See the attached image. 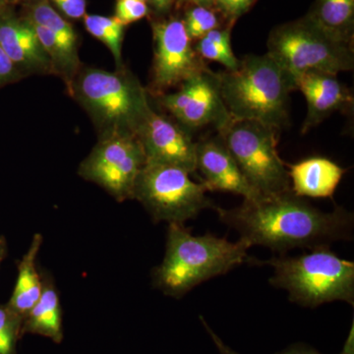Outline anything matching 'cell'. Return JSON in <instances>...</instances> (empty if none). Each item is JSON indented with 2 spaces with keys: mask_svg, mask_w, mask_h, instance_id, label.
I'll return each instance as SVG.
<instances>
[{
  "mask_svg": "<svg viewBox=\"0 0 354 354\" xmlns=\"http://www.w3.org/2000/svg\"><path fill=\"white\" fill-rule=\"evenodd\" d=\"M200 320L202 321L203 325H204L205 329L207 330L208 334L211 335L212 339H213L214 342H215L216 348H218V351H220L221 354H239L235 353V351H232L228 348L227 346H225L220 337H218L215 334V333L212 330L211 328L209 327L208 324L205 322L204 318L203 317H200ZM277 354H322L318 353L316 349L309 348V346H304V344H295V346H291L288 348H286L285 351H281V353H279Z\"/></svg>",
  "mask_w": 354,
  "mask_h": 354,
  "instance_id": "cell-27",
  "label": "cell"
},
{
  "mask_svg": "<svg viewBox=\"0 0 354 354\" xmlns=\"http://www.w3.org/2000/svg\"><path fill=\"white\" fill-rule=\"evenodd\" d=\"M41 244L43 235L35 234L31 245L18 263L17 279L12 295L6 304L7 308L22 321L37 304L43 290V279L37 267V258Z\"/></svg>",
  "mask_w": 354,
  "mask_h": 354,
  "instance_id": "cell-17",
  "label": "cell"
},
{
  "mask_svg": "<svg viewBox=\"0 0 354 354\" xmlns=\"http://www.w3.org/2000/svg\"><path fill=\"white\" fill-rule=\"evenodd\" d=\"M1 6H2V0H0V8H1Z\"/></svg>",
  "mask_w": 354,
  "mask_h": 354,
  "instance_id": "cell-36",
  "label": "cell"
},
{
  "mask_svg": "<svg viewBox=\"0 0 354 354\" xmlns=\"http://www.w3.org/2000/svg\"><path fill=\"white\" fill-rule=\"evenodd\" d=\"M84 22L87 31L106 44L118 64H121V46L124 25L115 17H104L100 15H85Z\"/></svg>",
  "mask_w": 354,
  "mask_h": 354,
  "instance_id": "cell-20",
  "label": "cell"
},
{
  "mask_svg": "<svg viewBox=\"0 0 354 354\" xmlns=\"http://www.w3.org/2000/svg\"><path fill=\"white\" fill-rule=\"evenodd\" d=\"M268 53L293 80L307 71L337 75L354 66L353 44L332 38L306 17L274 28L268 39Z\"/></svg>",
  "mask_w": 354,
  "mask_h": 354,
  "instance_id": "cell-6",
  "label": "cell"
},
{
  "mask_svg": "<svg viewBox=\"0 0 354 354\" xmlns=\"http://www.w3.org/2000/svg\"><path fill=\"white\" fill-rule=\"evenodd\" d=\"M215 209L221 223L236 230L250 247L262 245L281 254L348 239L353 225V216L346 209L321 211L291 190L244 200L234 209Z\"/></svg>",
  "mask_w": 354,
  "mask_h": 354,
  "instance_id": "cell-1",
  "label": "cell"
},
{
  "mask_svg": "<svg viewBox=\"0 0 354 354\" xmlns=\"http://www.w3.org/2000/svg\"><path fill=\"white\" fill-rule=\"evenodd\" d=\"M254 1L255 0H218L216 6L228 20L234 22L250 9Z\"/></svg>",
  "mask_w": 354,
  "mask_h": 354,
  "instance_id": "cell-28",
  "label": "cell"
},
{
  "mask_svg": "<svg viewBox=\"0 0 354 354\" xmlns=\"http://www.w3.org/2000/svg\"><path fill=\"white\" fill-rule=\"evenodd\" d=\"M305 17L332 38L353 44L354 0H316Z\"/></svg>",
  "mask_w": 354,
  "mask_h": 354,
  "instance_id": "cell-19",
  "label": "cell"
},
{
  "mask_svg": "<svg viewBox=\"0 0 354 354\" xmlns=\"http://www.w3.org/2000/svg\"><path fill=\"white\" fill-rule=\"evenodd\" d=\"M7 252H8V245H7L6 239L3 235H0V267L6 258Z\"/></svg>",
  "mask_w": 354,
  "mask_h": 354,
  "instance_id": "cell-32",
  "label": "cell"
},
{
  "mask_svg": "<svg viewBox=\"0 0 354 354\" xmlns=\"http://www.w3.org/2000/svg\"><path fill=\"white\" fill-rule=\"evenodd\" d=\"M183 1L190 2L196 6L209 7L216 6L218 0H183Z\"/></svg>",
  "mask_w": 354,
  "mask_h": 354,
  "instance_id": "cell-33",
  "label": "cell"
},
{
  "mask_svg": "<svg viewBox=\"0 0 354 354\" xmlns=\"http://www.w3.org/2000/svg\"><path fill=\"white\" fill-rule=\"evenodd\" d=\"M32 18V23L55 32L70 50L76 53V34L73 28L46 0H39L34 4Z\"/></svg>",
  "mask_w": 354,
  "mask_h": 354,
  "instance_id": "cell-21",
  "label": "cell"
},
{
  "mask_svg": "<svg viewBox=\"0 0 354 354\" xmlns=\"http://www.w3.org/2000/svg\"><path fill=\"white\" fill-rule=\"evenodd\" d=\"M0 46L18 70H48L53 64L31 21L0 16Z\"/></svg>",
  "mask_w": 354,
  "mask_h": 354,
  "instance_id": "cell-15",
  "label": "cell"
},
{
  "mask_svg": "<svg viewBox=\"0 0 354 354\" xmlns=\"http://www.w3.org/2000/svg\"><path fill=\"white\" fill-rule=\"evenodd\" d=\"M148 11L146 2L139 0H118L115 18L125 26L145 17Z\"/></svg>",
  "mask_w": 354,
  "mask_h": 354,
  "instance_id": "cell-26",
  "label": "cell"
},
{
  "mask_svg": "<svg viewBox=\"0 0 354 354\" xmlns=\"http://www.w3.org/2000/svg\"><path fill=\"white\" fill-rule=\"evenodd\" d=\"M172 1L174 0H162V7H164V9H167V7L171 6Z\"/></svg>",
  "mask_w": 354,
  "mask_h": 354,
  "instance_id": "cell-35",
  "label": "cell"
},
{
  "mask_svg": "<svg viewBox=\"0 0 354 354\" xmlns=\"http://www.w3.org/2000/svg\"><path fill=\"white\" fill-rule=\"evenodd\" d=\"M23 321L0 304V354H16V344L21 337Z\"/></svg>",
  "mask_w": 354,
  "mask_h": 354,
  "instance_id": "cell-24",
  "label": "cell"
},
{
  "mask_svg": "<svg viewBox=\"0 0 354 354\" xmlns=\"http://www.w3.org/2000/svg\"><path fill=\"white\" fill-rule=\"evenodd\" d=\"M197 171L201 174L202 183L208 191L234 193L250 201L263 197L246 180L218 136L197 142Z\"/></svg>",
  "mask_w": 354,
  "mask_h": 354,
  "instance_id": "cell-13",
  "label": "cell"
},
{
  "mask_svg": "<svg viewBox=\"0 0 354 354\" xmlns=\"http://www.w3.org/2000/svg\"><path fill=\"white\" fill-rule=\"evenodd\" d=\"M77 93L97 121L113 132L135 134L151 109L138 81L120 72L88 70L79 80Z\"/></svg>",
  "mask_w": 354,
  "mask_h": 354,
  "instance_id": "cell-8",
  "label": "cell"
},
{
  "mask_svg": "<svg viewBox=\"0 0 354 354\" xmlns=\"http://www.w3.org/2000/svg\"><path fill=\"white\" fill-rule=\"evenodd\" d=\"M339 354H354V324L351 326V329L349 330L348 339L344 342V348Z\"/></svg>",
  "mask_w": 354,
  "mask_h": 354,
  "instance_id": "cell-31",
  "label": "cell"
},
{
  "mask_svg": "<svg viewBox=\"0 0 354 354\" xmlns=\"http://www.w3.org/2000/svg\"><path fill=\"white\" fill-rule=\"evenodd\" d=\"M135 135L143 148L146 162L172 165L189 174L196 172L197 142L181 125L151 109Z\"/></svg>",
  "mask_w": 354,
  "mask_h": 354,
  "instance_id": "cell-12",
  "label": "cell"
},
{
  "mask_svg": "<svg viewBox=\"0 0 354 354\" xmlns=\"http://www.w3.org/2000/svg\"><path fill=\"white\" fill-rule=\"evenodd\" d=\"M218 131L246 180L260 195L291 190L288 169L277 149L278 129L257 121L230 118Z\"/></svg>",
  "mask_w": 354,
  "mask_h": 354,
  "instance_id": "cell-5",
  "label": "cell"
},
{
  "mask_svg": "<svg viewBox=\"0 0 354 354\" xmlns=\"http://www.w3.org/2000/svg\"><path fill=\"white\" fill-rule=\"evenodd\" d=\"M160 104L188 130L208 125L218 130L232 118L221 99L216 73L209 68L191 77L174 94L162 95Z\"/></svg>",
  "mask_w": 354,
  "mask_h": 354,
  "instance_id": "cell-11",
  "label": "cell"
},
{
  "mask_svg": "<svg viewBox=\"0 0 354 354\" xmlns=\"http://www.w3.org/2000/svg\"><path fill=\"white\" fill-rule=\"evenodd\" d=\"M19 76V70L0 46V88L14 82Z\"/></svg>",
  "mask_w": 354,
  "mask_h": 354,
  "instance_id": "cell-29",
  "label": "cell"
},
{
  "mask_svg": "<svg viewBox=\"0 0 354 354\" xmlns=\"http://www.w3.org/2000/svg\"><path fill=\"white\" fill-rule=\"evenodd\" d=\"M139 1L146 2V1H147V0H139Z\"/></svg>",
  "mask_w": 354,
  "mask_h": 354,
  "instance_id": "cell-37",
  "label": "cell"
},
{
  "mask_svg": "<svg viewBox=\"0 0 354 354\" xmlns=\"http://www.w3.org/2000/svg\"><path fill=\"white\" fill-rule=\"evenodd\" d=\"M194 48L202 59L218 62L227 70L236 69L241 62L235 57L232 46H221V44L213 43L205 37L198 39Z\"/></svg>",
  "mask_w": 354,
  "mask_h": 354,
  "instance_id": "cell-25",
  "label": "cell"
},
{
  "mask_svg": "<svg viewBox=\"0 0 354 354\" xmlns=\"http://www.w3.org/2000/svg\"><path fill=\"white\" fill-rule=\"evenodd\" d=\"M188 36L193 39H200L209 32L218 29V19L215 12L208 7L195 6L189 9L183 20Z\"/></svg>",
  "mask_w": 354,
  "mask_h": 354,
  "instance_id": "cell-23",
  "label": "cell"
},
{
  "mask_svg": "<svg viewBox=\"0 0 354 354\" xmlns=\"http://www.w3.org/2000/svg\"><path fill=\"white\" fill-rule=\"evenodd\" d=\"M295 83L307 102L302 134L322 123L330 114L351 108L353 104L351 91L339 82L335 74L307 71L295 77Z\"/></svg>",
  "mask_w": 354,
  "mask_h": 354,
  "instance_id": "cell-14",
  "label": "cell"
},
{
  "mask_svg": "<svg viewBox=\"0 0 354 354\" xmlns=\"http://www.w3.org/2000/svg\"><path fill=\"white\" fill-rule=\"evenodd\" d=\"M243 239L230 242L215 235H193L184 225L169 223L162 264L153 271V285L167 297L180 298L195 286L247 259Z\"/></svg>",
  "mask_w": 354,
  "mask_h": 354,
  "instance_id": "cell-3",
  "label": "cell"
},
{
  "mask_svg": "<svg viewBox=\"0 0 354 354\" xmlns=\"http://www.w3.org/2000/svg\"><path fill=\"white\" fill-rule=\"evenodd\" d=\"M153 6L157 7L160 10H164V7H162V0H151Z\"/></svg>",
  "mask_w": 354,
  "mask_h": 354,
  "instance_id": "cell-34",
  "label": "cell"
},
{
  "mask_svg": "<svg viewBox=\"0 0 354 354\" xmlns=\"http://www.w3.org/2000/svg\"><path fill=\"white\" fill-rule=\"evenodd\" d=\"M216 78L232 118L257 121L279 131L288 124L295 80L269 53L246 55L236 69L216 73Z\"/></svg>",
  "mask_w": 354,
  "mask_h": 354,
  "instance_id": "cell-2",
  "label": "cell"
},
{
  "mask_svg": "<svg viewBox=\"0 0 354 354\" xmlns=\"http://www.w3.org/2000/svg\"><path fill=\"white\" fill-rule=\"evenodd\" d=\"M67 17L80 19L86 14V0H53Z\"/></svg>",
  "mask_w": 354,
  "mask_h": 354,
  "instance_id": "cell-30",
  "label": "cell"
},
{
  "mask_svg": "<svg viewBox=\"0 0 354 354\" xmlns=\"http://www.w3.org/2000/svg\"><path fill=\"white\" fill-rule=\"evenodd\" d=\"M25 334L43 335L55 342L64 339L59 295L48 277H44L41 297L23 321L21 337Z\"/></svg>",
  "mask_w": 354,
  "mask_h": 354,
  "instance_id": "cell-18",
  "label": "cell"
},
{
  "mask_svg": "<svg viewBox=\"0 0 354 354\" xmlns=\"http://www.w3.org/2000/svg\"><path fill=\"white\" fill-rule=\"evenodd\" d=\"M246 260L274 268L270 283L288 291L295 304L311 308L337 300L354 304V263L342 259L328 247L297 257Z\"/></svg>",
  "mask_w": 354,
  "mask_h": 354,
  "instance_id": "cell-4",
  "label": "cell"
},
{
  "mask_svg": "<svg viewBox=\"0 0 354 354\" xmlns=\"http://www.w3.org/2000/svg\"><path fill=\"white\" fill-rule=\"evenodd\" d=\"M145 165V153L136 135L113 132L84 160L79 174L122 202L133 199L135 183Z\"/></svg>",
  "mask_w": 354,
  "mask_h": 354,
  "instance_id": "cell-9",
  "label": "cell"
},
{
  "mask_svg": "<svg viewBox=\"0 0 354 354\" xmlns=\"http://www.w3.org/2000/svg\"><path fill=\"white\" fill-rule=\"evenodd\" d=\"M189 172L172 165L146 162L133 191L155 221L184 225L201 211L216 208L207 197L205 184L195 183Z\"/></svg>",
  "mask_w": 354,
  "mask_h": 354,
  "instance_id": "cell-7",
  "label": "cell"
},
{
  "mask_svg": "<svg viewBox=\"0 0 354 354\" xmlns=\"http://www.w3.org/2000/svg\"><path fill=\"white\" fill-rule=\"evenodd\" d=\"M288 167L291 191L300 197H332L346 174V169L322 157L306 158Z\"/></svg>",
  "mask_w": 354,
  "mask_h": 354,
  "instance_id": "cell-16",
  "label": "cell"
},
{
  "mask_svg": "<svg viewBox=\"0 0 354 354\" xmlns=\"http://www.w3.org/2000/svg\"><path fill=\"white\" fill-rule=\"evenodd\" d=\"M153 36V87L157 92L180 86L191 77L209 68L193 48L183 20L155 23Z\"/></svg>",
  "mask_w": 354,
  "mask_h": 354,
  "instance_id": "cell-10",
  "label": "cell"
},
{
  "mask_svg": "<svg viewBox=\"0 0 354 354\" xmlns=\"http://www.w3.org/2000/svg\"><path fill=\"white\" fill-rule=\"evenodd\" d=\"M32 24L34 26L39 43L50 58L51 64H55L58 68H62L64 71L75 68L78 64L77 53L70 50L55 32L36 23L32 22Z\"/></svg>",
  "mask_w": 354,
  "mask_h": 354,
  "instance_id": "cell-22",
  "label": "cell"
}]
</instances>
